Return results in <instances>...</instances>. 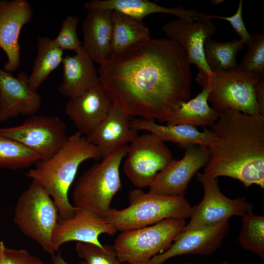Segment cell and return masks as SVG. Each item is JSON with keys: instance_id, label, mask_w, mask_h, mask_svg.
<instances>
[{"instance_id": "9a60e30c", "label": "cell", "mask_w": 264, "mask_h": 264, "mask_svg": "<svg viewBox=\"0 0 264 264\" xmlns=\"http://www.w3.org/2000/svg\"><path fill=\"white\" fill-rule=\"evenodd\" d=\"M117 231L104 218L77 207L72 217L59 220L52 235V248L56 253L63 244L70 241L102 247L99 236L103 234L113 236Z\"/></svg>"}, {"instance_id": "cb8c5ba5", "label": "cell", "mask_w": 264, "mask_h": 264, "mask_svg": "<svg viewBox=\"0 0 264 264\" xmlns=\"http://www.w3.org/2000/svg\"><path fill=\"white\" fill-rule=\"evenodd\" d=\"M209 89L203 88L195 97L179 103L171 111L165 122L169 125H186L210 127L218 120L219 114L208 103Z\"/></svg>"}, {"instance_id": "d4e9b609", "label": "cell", "mask_w": 264, "mask_h": 264, "mask_svg": "<svg viewBox=\"0 0 264 264\" xmlns=\"http://www.w3.org/2000/svg\"><path fill=\"white\" fill-rule=\"evenodd\" d=\"M110 55L119 53L132 44L151 38L142 21L112 11Z\"/></svg>"}, {"instance_id": "603a6c76", "label": "cell", "mask_w": 264, "mask_h": 264, "mask_svg": "<svg viewBox=\"0 0 264 264\" xmlns=\"http://www.w3.org/2000/svg\"><path fill=\"white\" fill-rule=\"evenodd\" d=\"M131 125L137 132H149L164 142H171L181 148L193 145L208 147L212 137L209 129L204 128L203 131L200 132L195 127L186 125H162L154 120L141 118L132 119Z\"/></svg>"}, {"instance_id": "52a82bcc", "label": "cell", "mask_w": 264, "mask_h": 264, "mask_svg": "<svg viewBox=\"0 0 264 264\" xmlns=\"http://www.w3.org/2000/svg\"><path fill=\"white\" fill-rule=\"evenodd\" d=\"M259 78L251 73L237 68L228 71L213 72L209 78L199 71L196 81L202 88H209L208 101L219 114L234 110L264 118L256 97V86Z\"/></svg>"}, {"instance_id": "5b68a950", "label": "cell", "mask_w": 264, "mask_h": 264, "mask_svg": "<svg viewBox=\"0 0 264 264\" xmlns=\"http://www.w3.org/2000/svg\"><path fill=\"white\" fill-rule=\"evenodd\" d=\"M128 146L93 164L78 178L72 194L75 207L105 217L111 209L113 197L122 188L119 169Z\"/></svg>"}, {"instance_id": "d590c367", "label": "cell", "mask_w": 264, "mask_h": 264, "mask_svg": "<svg viewBox=\"0 0 264 264\" xmlns=\"http://www.w3.org/2000/svg\"><path fill=\"white\" fill-rule=\"evenodd\" d=\"M50 264H69L65 261L59 253L52 256L51 263ZM78 264H86L84 261L80 262Z\"/></svg>"}, {"instance_id": "1f68e13d", "label": "cell", "mask_w": 264, "mask_h": 264, "mask_svg": "<svg viewBox=\"0 0 264 264\" xmlns=\"http://www.w3.org/2000/svg\"><path fill=\"white\" fill-rule=\"evenodd\" d=\"M79 22L77 17L72 15L67 16L62 21L59 34L53 40L58 47L63 50H74L76 53L83 48V44L77 33Z\"/></svg>"}, {"instance_id": "f546056e", "label": "cell", "mask_w": 264, "mask_h": 264, "mask_svg": "<svg viewBox=\"0 0 264 264\" xmlns=\"http://www.w3.org/2000/svg\"><path fill=\"white\" fill-rule=\"evenodd\" d=\"M252 36L247 52L238 64V68L258 78L264 77V35L253 33Z\"/></svg>"}, {"instance_id": "30bf717a", "label": "cell", "mask_w": 264, "mask_h": 264, "mask_svg": "<svg viewBox=\"0 0 264 264\" xmlns=\"http://www.w3.org/2000/svg\"><path fill=\"white\" fill-rule=\"evenodd\" d=\"M196 176L203 187V197L199 204L192 207L190 220L181 232L217 224L232 216L243 217L252 212L253 205L245 197L230 198L225 196L220 189L217 178L203 173H198Z\"/></svg>"}, {"instance_id": "7c38bea8", "label": "cell", "mask_w": 264, "mask_h": 264, "mask_svg": "<svg viewBox=\"0 0 264 264\" xmlns=\"http://www.w3.org/2000/svg\"><path fill=\"white\" fill-rule=\"evenodd\" d=\"M209 157L207 146L193 145L185 148L179 160L173 159L157 175L149 192L165 196L184 197L193 177L205 167Z\"/></svg>"}, {"instance_id": "7402d4cb", "label": "cell", "mask_w": 264, "mask_h": 264, "mask_svg": "<svg viewBox=\"0 0 264 264\" xmlns=\"http://www.w3.org/2000/svg\"><path fill=\"white\" fill-rule=\"evenodd\" d=\"M84 6L88 11L110 10L140 21L148 15L155 13L170 14L178 19L193 21L202 19L206 15L194 9H186L182 6L166 7L148 0H91L86 2Z\"/></svg>"}, {"instance_id": "8fae6325", "label": "cell", "mask_w": 264, "mask_h": 264, "mask_svg": "<svg viewBox=\"0 0 264 264\" xmlns=\"http://www.w3.org/2000/svg\"><path fill=\"white\" fill-rule=\"evenodd\" d=\"M0 134L21 143L39 154L41 160L54 155L68 138L66 126L57 116L33 115L18 126L0 128Z\"/></svg>"}, {"instance_id": "9c48e42d", "label": "cell", "mask_w": 264, "mask_h": 264, "mask_svg": "<svg viewBox=\"0 0 264 264\" xmlns=\"http://www.w3.org/2000/svg\"><path fill=\"white\" fill-rule=\"evenodd\" d=\"M123 171L138 189L149 187L158 174L173 159L169 148L151 133L138 137L128 146Z\"/></svg>"}, {"instance_id": "8992f818", "label": "cell", "mask_w": 264, "mask_h": 264, "mask_svg": "<svg viewBox=\"0 0 264 264\" xmlns=\"http://www.w3.org/2000/svg\"><path fill=\"white\" fill-rule=\"evenodd\" d=\"M59 210L52 198L38 182H32L19 197L13 221L25 236L53 256L52 238L59 220Z\"/></svg>"}, {"instance_id": "ba28073f", "label": "cell", "mask_w": 264, "mask_h": 264, "mask_svg": "<svg viewBox=\"0 0 264 264\" xmlns=\"http://www.w3.org/2000/svg\"><path fill=\"white\" fill-rule=\"evenodd\" d=\"M186 220L169 218L147 226L121 232L113 243L122 263L144 264L167 250L181 232Z\"/></svg>"}, {"instance_id": "4fadbf2b", "label": "cell", "mask_w": 264, "mask_h": 264, "mask_svg": "<svg viewBox=\"0 0 264 264\" xmlns=\"http://www.w3.org/2000/svg\"><path fill=\"white\" fill-rule=\"evenodd\" d=\"M162 30L168 39L177 43L185 51L191 64L209 78L212 74L205 58V41L216 32L210 15L197 20L178 19L164 24Z\"/></svg>"}, {"instance_id": "5bb4252c", "label": "cell", "mask_w": 264, "mask_h": 264, "mask_svg": "<svg viewBox=\"0 0 264 264\" xmlns=\"http://www.w3.org/2000/svg\"><path fill=\"white\" fill-rule=\"evenodd\" d=\"M229 230V220H226L182 231L167 250L144 264H163L170 258L183 255L212 254L220 247Z\"/></svg>"}, {"instance_id": "8d00e7d4", "label": "cell", "mask_w": 264, "mask_h": 264, "mask_svg": "<svg viewBox=\"0 0 264 264\" xmlns=\"http://www.w3.org/2000/svg\"><path fill=\"white\" fill-rule=\"evenodd\" d=\"M228 264L227 261H224L221 263L220 264ZM183 264H196L192 262H187L184 263Z\"/></svg>"}, {"instance_id": "484cf974", "label": "cell", "mask_w": 264, "mask_h": 264, "mask_svg": "<svg viewBox=\"0 0 264 264\" xmlns=\"http://www.w3.org/2000/svg\"><path fill=\"white\" fill-rule=\"evenodd\" d=\"M37 53L29 76L31 88L37 90L49 74L62 63L63 51L48 37H40L37 41Z\"/></svg>"}, {"instance_id": "ac0fdd59", "label": "cell", "mask_w": 264, "mask_h": 264, "mask_svg": "<svg viewBox=\"0 0 264 264\" xmlns=\"http://www.w3.org/2000/svg\"><path fill=\"white\" fill-rule=\"evenodd\" d=\"M112 104L110 98L99 81L85 93L69 99L65 111L77 132L87 136L105 118Z\"/></svg>"}, {"instance_id": "74e56055", "label": "cell", "mask_w": 264, "mask_h": 264, "mask_svg": "<svg viewBox=\"0 0 264 264\" xmlns=\"http://www.w3.org/2000/svg\"><path fill=\"white\" fill-rule=\"evenodd\" d=\"M224 0H212L211 3L213 4V5H216V4H219L220 2V1H223Z\"/></svg>"}, {"instance_id": "e575fe53", "label": "cell", "mask_w": 264, "mask_h": 264, "mask_svg": "<svg viewBox=\"0 0 264 264\" xmlns=\"http://www.w3.org/2000/svg\"><path fill=\"white\" fill-rule=\"evenodd\" d=\"M256 97L260 112L264 116V77L260 78L258 81Z\"/></svg>"}, {"instance_id": "44dd1931", "label": "cell", "mask_w": 264, "mask_h": 264, "mask_svg": "<svg viewBox=\"0 0 264 264\" xmlns=\"http://www.w3.org/2000/svg\"><path fill=\"white\" fill-rule=\"evenodd\" d=\"M94 62L83 48L62 61L63 77L59 92L69 99L79 96L100 81Z\"/></svg>"}, {"instance_id": "f1b7e54d", "label": "cell", "mask_w": 264, "mask_h": 264, "mask_svg": "<svg viewBox=\"0 0 264 264\" xmlns=\"http://www.w3.org/2000/svg\"><path fill=\"white\" fill-rule=\"evenodd\" d=\"M238 242L244 249L264 259V217L251 213L244 215Z\"/></svg>"}, {"instance_id": "4316f807", "label": "cell", "mask_w": 264, "mask_h": 264, "mask_svg": "<svg viewBox=\"0 0 264 264\" xmlns=\"http://www.w3.org/2000/svg\"><path fill=\"white\" fill-rule=\"evenodd\" d=\"M245 45L243 41L236 38L222 43L208 38L204 43V55L206 63L212 72L237 69L238 64L236 56Z\"/></svg>"}, {"instance_id": "d6a6232c", "label": "cell", "mask_w": 264, "mask_h": 264, "mask_svg": "<svg viewBox=\"0 0 264 264\" xmlns=\"http://www.w3.org/2000/svg\"><path fill=\"white\" fill-rule=\"evenodd\" d=\"M0 264H44L37 257L23 249L7 247L0 241Z\"/></svg>"}, {"instance_id": "6da1fadb", "label": "cell", "mask_w": 264, "mask_h": 264, "mask_svg": "<svg viewBox=\"0 0 264 264\" xmlns=\"http://www.w3.org/2000/svg\"><path fill=\"white\" fill-rule=\"evenodd\" d=\"M191 65L176 42L150 38L111 55L97 71L113 104L131 117L163 123L190 98Z\"/></svg>"}, {"instance_id": "3957f363", "label": "cell", "mask_w": 264, "mask_h": 264, "mask_svg": "<svg viewBox=\"0 0 264 264\" xmlns=\"http://www.w3.org/2000/svg\"><path fill=\"white\" fill-rule=\"evenodd\" d=\"M100 158L97 147L77 131L68 137L57 154L39 160L26 175L40 184L52 198L58 209L59 220L68 219L77 209L69 202L68 194L79 167L86 160Z\"/></svg>"}, {"instance_id": "7a4b0ae2", "label": "cell", "mask_w": 264, "mask_h": 264, "mask_svg": "<svg viewBox=\"0 0 264 264\" xmlns=\"http://www.w3.org/2000/svg\"><path fill=\"white\" fill-rule=\"evenodd\" d=\"M209 129L208 160L203 173L237 179L245 188H264V118L234 110L219 114Z\"/></svg>"}, {"instance_id": "836d02e7", "label": "cell", "mask_w": 264, "mask_h": 264, "mask_svg": "<svg viewBox=\"0 0 264 264\" xmlns=\"http://www.w3.org/2000/svg\"><path fill=\"white\" fill-rule=\"evenodd\" d=\"M242 0H240L236 12L229 17L210 15L212 19H221L228 21L236 33L244 41L245 44H249L252 41V36L247 30L242 18Z\"/></svg>"}, {"instance_id": "ffe728a7", "label": "cell", "mask_w": 264, "mask_h": 264, "mask_svg": "<svg viewBox=\"0 0 264 264\" xmlns=\"http://www.w3.org/2000/svg\"><path fill=\"white\" fill-rule=\"evenodd\" d=\"M82 24L83 47L94 63L99 65L110 56L112 11H88Z\"/></svg>"}, {"instance_id": "277c9868", "label": "cell", "mask_w": 264, "mask_h": 264, "mask_svg": "<svg viewBox=\"0 0 264 264\" xmlns=\"http://www.w3.org/2000/svg\"><path fill=\"white\" fill-rule=\"evenodd\" d=\"M129 205L111 208L104 217L117 231L137 229L169 218H189L192 207L185 197L145 192L136 188L128 193Z\"/></svg>"}, {"instance_id": "2e32d148", "label": "cell", "mask_w": 264, "mask_h": 264, "mask_svg": "<svg viewBox=\"0 0 264 264\" xmlns=\"http://www.w3.org/2000/svg\"><path fill=\"white\" fill-rule=\"evenodd\" d=\"M28 78L23 71L15 77L0 67V121L20 115L32 116L41 108V97L29 86Z\"/></svg>"}, {"instance_id": "4dcf8cb0", "label": "cell", "mask_w": 264, "mask_h": 264, "mask_svg": "<svg viewBox=\"0 0 264 264\" xmlns=\"http://www.w3.org/2000/svg\"><path fill=\"white\" fill-rule=\"evenodd\" d=\"M76 251L86 264H122L117 258L113 246L110 244L100 247L93 244L77 242Z\"/></svg>"}, {"instance_id": "e0dca14e", "label": "cell", "mask_w": 264, "mask_h": 264, "mask_svg": "<svg viewBox=\"0 0 264 264\" xmlns=\"http://www.w3.org/2000/svg\"><path fill=\"white\" fill-rule=\"evenodd\" d=\"M33 15V9L26 0H0V47L7 56L3 66L7 72L16 70L20 65V33Z\"/></svg>"}, {"instance_id": "83f0119b", "label": "cell", "mask_w": 264, "mask_h": 264, "mask_svg": "<svg viewBox=\"0 0 264 264\" xmlns=\"http://www.w3.org/2000/svg\"><path fill=\"white\" fill-rule=\"evenodd\" d=\"M41 159L39 154L21 143L0 134V170L27 168Z\"/></svg>"}, {"instance_id": "d6986e66", "label": "cell", "mask_w": 264, "mask_h": 264, "mask_svg": "<svg viewBox=\"0 0 264 264\" xmlns=\"http://www.w3.org/2000/svg\"><path fill=\"white\" fill-rule=\"evenodd\" d=\"M112 103L108 112L87 139L98 149L103 159L121 147L132 143L139 135L131 127V118Z\"/></svg>"}]
</instances>
